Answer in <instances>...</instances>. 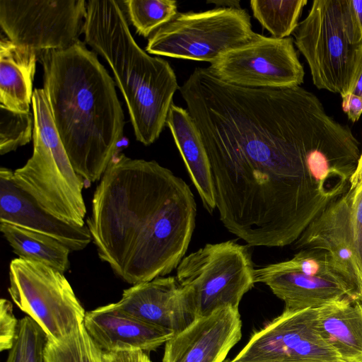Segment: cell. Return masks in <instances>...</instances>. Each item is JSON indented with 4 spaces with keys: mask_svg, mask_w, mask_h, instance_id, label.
Wrapping results in <instances>:
<instances>
[{
    "mask_svg": "<svg viewBox=\"0 0 362 362\" xmlns=\"http://www.w3.org/2000/svg\"><path fill=\"white\" fill-rule=\"evenodd\" d=\"M356 143L311 92L242 112L204 143L220 221L250 246L294 243L349 188Z\"/></svg>",
    "mask_w": 362,
    "mask_h": 362,
    "instance_id": "cell-1",
    "label": "cell"
},
{
    "mask_svg": "<svg viewBox=\"0 0 362 362\" xmlns=\"http://www.w3.org/2000/svg\"><path fill=\"white\" fill-rule=\"evenodd\" d=\"M197 205L187 184L155 160L115 155L86 223L99 258L134 285L164 276L185 257Z\"/></svg>",
    "mask_w": 362,
    "mask_h": 362,
    "instance_id": "cell-2",
    "label": "cell"
},
{
    "mask_svg": "<svg viewBox=\"0 0 362 362\" xmlns=\"http://www.w3.org/2000/svg\"><path fill=\"white\" fill-rule=\"evenodd\" d=\"M43 89L71 163L83 180L101 179L123 136L124 117L115 82L78 40L37 53Z\"/></svg>",
    "mask_w": 362,
    "mask_h": 362,
    "instance_id": "cell-3",
    "label": "cell"
},
{
    "mask_svg": "<svg viewBox=\"0 0 362 362\" xmlns=\"http://www.w3.org/2000/svg\"><path fill=\"white\" fill-rule=\"evenodd\" d=\"M83 25L85 42L103 57L119 89L136 139L154 143L166 125L175 91L174 70L151 57L134 39L122 8L115 0H89Z\"/></svg>",
    "mask_w": 362,
    "mask_h": 362,
    "instance_id": "cell-4",
    "label": "cell"
},
{
    "mask_svg": "<svg viewBox=\"0 0 362 362\" xmlns=\"http://www.w3.org/2000/svg\"><path fill=\"white\" fill-rule=\"evenodd\" d=\"M31 105L33 152L23 167L13 171V180L49 214L84 226V180L71 163L43 88L34 89Z\"/></svg>",
    "mask_w": 362,
    "mask_h": 362,
    "instance_id": "cell-5",
    "label": "cell"
},
{
    "mask_svg": "<svg viewBox=\"0 0 362 362\" xmlns=\"http://www.w3.org/2000/svg\"><path fill=\"white\" fill-rule=\"evenodd\" d=\"M293 35L314 85L341 96L348 93L362 47L349 0L314 1Z\"/></svg>",
    "mask_w": 362,
    "mask_h": 362,
    "instance_id": "cell-6",
    "label": "cell"
},
{
    "mask_svg": "<svg viewBox=\"0 0 362 362\" xmlns=\"http://www.w3.org/2000/svg\"><path fill=\"white\" fill-rule=\"evenodd\" d=\"M176 269V279L196 319L223 308L238 309L255 283L248 247L233 240L206 244L185 256Z\"/></svg>",
    "mask_w": 362,
    "mask_h": 362,
    "instance_id": "cell-7",
    "label": "cell"
},
{
    "mask_svg": "<svg viewBox=\"0 0 362 362\" xmlns=\"http://www.w3.org/2000/svg\"><path fill=\"white\" fill-rule=\"evenodd\" d=\"M258 34L243 8L177 12L148 37L146 51L211 64L228 51L250 42Z\"/></svg>",
    "mask_w": 362,
    "mask_h": 362,
    "instance_id": "cell-8",
    "label": "cell"
},
{
    "mask_svg": "<svg viewBox=\"0 0 362 362\" xmlns=\"http://www.w3.org/2000/svg\"><path fill=\"white\" fill-rule=\"evenodd\" d=\"M8 292L49 339L59 340L83 325L86 312L71 284L64 273L49 266L13 259Z\"/></svg>",
    "mask_w": 362,
    "mask_h": 362,
    "instance_id": "cell-9",
    "label": "cell"
},
{
    "mask_svg": "<svg viewBox=\"0 0 362 362\" xmlns=\"http://www.w3.org/2000/svg\"><path fill=\"white\" fill-rule=\"evenodd\" d=\"M84 0H1L0 25L7 37L37 53L63 49L83 33Z\"/></svg>",
    "mask_w": 362,
    "mask_h": 362,
    "instance_id": "cell-10",
    "label": "cell"
},
{
    "mask_svg": "<svg viewBox=\"0 0 362 362\" xmlns=\"http://www.w3.org/2000/svg\"><path fill=\"white\" fill-rule=\"evenodd\" d=\"M207 69L226 83L247 88L298 86L305 74L291 37L276 39L260 34L225 53Z\"/></svg>",
    "mask_w": 362,
    "mask_h": 362,
    "instance_id": "cell-11",
    "label": "cell"
},
{
    "mask_svg": "<svg viewBox=\"0 0 362 362\" xmlns=\"http://www.w3.org/2000/svg\"><path fill=\"white\" fill-rule=\"evenodd\" d=\"M339 354L322 336L317 308L287 310L250 337L228 362L339 361Z\"/></svg>",
    "mask_w": 362,
    "mask_h": 362,
    "instance_id": "cell-12",
    "label": "cell"
},
{
    "mask_svg": "<svg viewBox=\"0 0 362 362\" xmlns=\"http://www.w3.org/2000/svg\"><path fill=\"white\" fill-rule=\"evenodd\" d=\"M354 189L332 202L303 231L294 248L317 249L330 255L362 300V265L354 240L351 203Z\"/></svg>",
    "mask_w": 362,
    "mask_h": 362,
    "instance_id": "cell-13",
    "label": "cell"
},
{
    "mask_svg": "<svg viewBox=\"0 0 362 362\" xmlns=\"http://www.w3.org/2000/svg\"><path fill=\"white\" fill-rule=\"evenodd\" d=\"M241 337L238 309L220 308L173 334L165 343L162 362H224Z\"/></svg>",
    "mask_w": 362,
    "mask_h": 362,
    "instance_id": "cell-14",
    "label": "cell"
},
{
    "mask_svg": "<svg viewBox=\"0 0 362 362\" xmlns=\"http://www.w3.org/2000/svg\"><path fill=\"white\" fill-rule=\"evenodd\" d=\"M123 313L177 334L196 319L176 277L160 276L123 291L115 303Z\"/></svg>",
    "mask_w": 362,
    "mask_h": 362,
    "instance_id": "cell-15",
    "label": "cell"
},
{
    "mask_svg": "<svg viewBox=\"0 0 362 362\" xmlns=\"http://www.w3.org/2000/svg\"><path fill=\"white\" fill-rule=\"evenodd\" d=\"M13 171L0 169V222L41 233L60 241L71 252L86 248L92 241L86 225L79 226L47 212L13 180Z\"/></svg>",
    "mask_w": 362,
    "mask_h": 362,
    "instance_id": "cell-16",
    "label": "cell"
},
{
    "mask_svg": "<svg viewBox=\"0 0 362 362\" xmlns=\"http://www.w3.org/2000/svg\"><path fill=\"white\" fill-rule=\"evenodd\" d=\"M84 327L103 352L156 350L174 334L119 310L115 303L86 313Z\"/></svg>",
    "mask_w": 362,
    "mask_h": 362,
    "instance_id": "cell-17",
    "label": "cell"
},
{
    "mask_svg": "<svg viewBox=\"0 0 362 362\" xmlns=\"http://www.w3.org/2000/svg\"><path fill=\"white\" fill-rule=\"evenodd\" d=\"M254 279L255 283L268 286L284 301L287 310L317 308L346 296L361 300L355 290L346 284L285 270L276 263L255 269Z\"/></svg>",
    "mask_w": 362,
    "mask_h": 362,
    "instance_id": "cell-18",
    "label": "cell"
},
{
    "mask_svg": "<svg viewBox=\"0 0 362 362\" xmlns=\"http://www.w3.org/2000/svg\"><path fill=\"white\" fill-rule=\"evenodd\" d=\"M166 125L169 127L190 178L204 208L216 209L209 160L199 132L188 110L173 103Z\"/></svg>",
    "mask_w": 362,
    "mask_h": 362,
    "instance_id": "cell-19",
    "label": "cell"
},
{
    "mask_svg": "<svg viewBox=\"0 0 362 362\" xmlns=\"http://www.w3.org/2000/svg\"><path fill=\"white\" fill-rule=\"evenodd\" d=\"M319 330L344 362H362V301L349 296L317 308Z\"/></svg>",
    "mask_w": 362,
    "mask_h": 362,
    "instance_id": "cell-20",
    "label": "cell"
},
{
    "mask_svg": "<svg viewBox=\"0 0 362 362\" xmlns=\"http://www.w3.org/2000/svg\"><path fill=\"white\" fill-rule=\"evenodd\" d=\"M37 60L34 49L1 38L0 106L16 112H30Z\"/></svg>",
    "mask_w": 362,
    "mask_h": 362,
    "instance_id": "cell-21",
    "label": "cell"
},
{
    "mask_svg": "<svg viewBox=\"0 0 362 362\" xmlns=\"http://www.w3.org/2000/svg\"><path fill=\"white\" fill-rule=\"evenodd\" d=\"M0 230L19 258L46 264L62 273L69 269L71 251L54 238L1 222Z\"/></svg>",
    "mask_w": 362,
    "mask_h": 362,
    "instance_id": "cell-22",
    "label": "cell"
},
{
    "mask_svg": "<svg viewBox=\"0 0 362 362\" xmlns=\"http://www.w3.org/2000/svg\"><path fill=\"white\" fill-rule=\"evenodd\" d=\"M307 0L264 1L252 0L250 7L254 17L276 39L293 34L299 23Z\"/></svg>",
    "mask_w": 362,
    "mask_h": 362,
    "instance_id": "cell-23",
    "label": "cell"
},
{
    "mask_svg": "<svg viewBox=\"0 0 362 362\" xmlns=\"http://www.w3.org/2000/svg\"><path fill=\"white\" fill-rule=\"evenodd\" d=\"M44 356L45 362H104L103 351L84 325L59 340L47 339Z\"/></svg>",
    "mask_w": 362,
    "mask_h": 362,
    "instance_id": "cell-24",
    "label": "cell"
},
{
    "mask_svg": "<svg viewBox=\"0 0 362 362\" xmlns=\"http://www.w3.org/2000/svg\"><path fill=\"white\" fill-rule=\"evenodd\" d=\"M124 4L137 34L144 37H149L178 12L173 0H127Z\"/></svg>",
    "mask_w": 362,
    "mask_h": 362,
    "instance_id": "cell-25",
    "label": "cell"
},
{
    "mask_svg": "<svg viewBox=\"0 0 362 362\" xmlns=\"http://www.w3.org/2000/svg\"><path fill=\"white\" fill-rule=\"evenodd\" d=\"M47 337L29 316L19 320L17 335L5 362H45Z\"/></svg>",
    "mask_w": 362,
    "mask_h": 362,
    "instance_id": "cell-26",
    "label": "cell"
},
{
    "mask_svg": "<svg viewBox=\"0 0 362 362\" xmlns=\"http://www.w3.org/2000/svg\"><path fill=\"white\" fill-rule=\"evenodd\" d=\"M276 264L285 270L342 282L353 288L341 273L328 252L322 250H300L291 259L277 262Z\"/></svg>",
    "mask_w": 362,
    "mask_h": 362,
    "instance_id": "cell-27",
    "label": "cell"
},
{
    "mask_svg": "<svg viewBox=\"0 0 362 362\" xmlns=\"http://www.w3.org/2000/svg\"><path fill=\"white\" fill-rule=\"evenodd\" d=\"M33 114L20 113L0 106V154L16 151L33 138Z\"/></svg>",
    "mask_w": 362,
    "mask_h": 362,
    "instance_id": "cell-28",
    "label": "cell"
},
{
    "mask_svg": "<svg viewBox=\"0 0 362 362\" xmlns=\"http://www.w3.org/2000/svg\"><path fill=\"white\" fill-rule=\"evenodd\" d=\"M19 320L13 314L11 303L5 298L0 300V351L10 350L17 335Z\"/></svg>",
    "mask_w": 362,
    "mask_h": 362,
    "instance_id": "cell-29",
    "label": "cell"
},
{
    "mask_svg": "<svg viewBox=\"0 0 362 362\" xmlns=\"http://www.w3.org/2000/svg\"><path fill=\"white\" fill-rule=\"evenodd\" d=\"M351 223L356 251L362 265V182L354 189Z\"/></svg>",
    "mask_w": 362,
    "mask_h": 362,
    "instance_id": "cell-30",
    "label": "cell"
},
{
    "mask_svg": "<svg viewBox=\"0 0 362 362\" xmlns=\"http://www.w3.org/2000/svg\"><path fill=\"white\" fill-rule=\"evenodd\" d=\"M104 362H151L146 352L140 350L103 352Z\"/></svg>",
    "mask_w": 362,
    "mask_h": 362,
    "instance_id": "cell-31",
    "label": "cell"
},
{
    "mask_svg": "<svg viewBox=\"0 0 362 362\" xmlns=\"http://www.w3.org/2000/svg\"><path fill=\"white\" fill-rule=\"evenodd\" d=\"M342 109L349 119L355 122L362 115V97L351 93H347L341 96Z\"/></svg>",
    "mask_w": 362,
    "mask_h": 362,
    "instance_id": "cell-32",
    "label": "cell"
},
{
    "mask_svg": "<svg viewBox=\"0 0 362 362\" xmlns=\"http://www.w3.org/2000/svg\"><path fill=\"white\" fill-rule=\"evenodd\" d=\"M348 93L362 97V47L352 83Z\"/></svg>",
    "mask_w": 362,
    "mask_h": 362,
    "instance_id": "cell-33",
    "label": "cell"
},
{
    "mask_svg": "<svg viewBox=\"0 0 362 362\" xmlns=\"http://www.w3.org/2000/svg\"><path fill=\"white\" fill-rule=\"evenodd\" d=\"M354 25L362 38V0H349Z\"/></svg>",
    "mask_w": 362,
    "mask_h": 362,
    "instance_id": "cell-34",
    "label": "cell"
},
{
    "mask_svg": "<svg viewBox=\"0 0 362 362\" xmlns=\"http://www.w3.org/2000/svg\"><path fill=\"white\" fill-rule=\"evenodd\" d=\"M362 182V152L358 160V165L350 180V188H356Z\"/></svg>",
    "mask_w": 362,
    "mask_h": 362,
    "instance_id": "cell-35",
    "label": "cell"
},
{
    "mask_svg": "<svg viewBox=\"0 0 362 362\" xmlns=\"http://www.w3.org/2000/svg\"><path fill=\"white\" fill-rule=\"evenodd\" d=\"M208 3H214L221 8H241L239 1H211Z\"/></svg>",
    "mask_w": 362,
    "mask_h": 362,
    "instance_id": "cell-36",
    "label": "cell"
},
{
    "mask_svg": "<svg viewBox=\"0 0 362 362\" xmlns=\"http://www.w3.org/2000/svg\"><path fill=\"white\" fill-rule=\"evenodd\" d=\"M224 362H228V361H224ZM303 362H344V361H303Z\"/></svg>",
    "mask_w": 362,
    "mask_h": 362,
    "instance_id": "cell-37",
    "label": "cell"
}]
</instances>
